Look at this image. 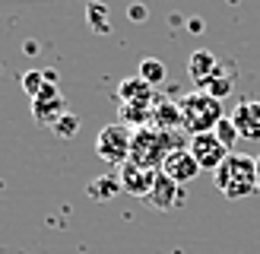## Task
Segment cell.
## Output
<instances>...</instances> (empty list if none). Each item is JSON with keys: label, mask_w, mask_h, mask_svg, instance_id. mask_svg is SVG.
<instances>
[{"label": "cell", "mask_w": 260, "mask_h": 254, "mask_svg": "<svg viewBox=\"0 0 260 254\" xmlns=\"http://www.w3.org/2000/svg\"><path fill=\"white\" fill-rule=\"evenodd\" d=\"M127 16H130V19H146V7H130Z\"/></svg>", "instance_id": "21"}, {"label": "cell", "mask_w": 260, "mask_h": 254, "mask_svg": "<svg viewBox=\"0 0 260 254\" xmlns=\"http://www.w3.org/2000/svg\"><path fill=\"white\" fill-rule=\"evenodd\" d=\"M45 86H48L45 70H29V73H22V89H25V96H29V99H35Z\"/></svg>", "instance_id": "20"}, {"label": "cell", "mask_w": 260, "mask_h": 254, "mask_svg": "<svg viewBox=\"0 0 260 254\" xmlns=\"http://www.w3.org/2000/svg\"><path fill=\"white\" fill-rule=\"evenodd\" d=\"M187 29H190V32H200L203 25H200V19H190V22H187Z\"/></svg>", "instance_id": "22"}, {"label": "cell", "mask_w": 260, "mask_h": 254, "mask_svg": "<svg viewBox=\"0 0 260 254\" xmlns=\"http://www.w3.org/2000/svg\"><path fill=\"white\" fill-rule=\"evenodd\" d=\"M178 105H181V121H184V131L190 137L193 134L216 131V124L225 118V114H222V102H219L216 96H210V92H203V89L187 92Z\"/></svg>", "instance_id": "3"}, {"label": "cell", "mask_w": 260, "mask_h": 254, "mask_svg": "<svg viewBox=\"0 0 260 254\" xmlns=\"http://www.w3.org/2000/svg\"><path fill=\"white\" fill-rule=\"evenodd\" d=\"M187 149L193 152V159L200 162V169H203V172H216L219 165L225 162V156H229V149L222 146V140H219L213 131H206V134H193V137H190V143H187Z\"/></svg>", "instance_id": "5"}, {"label": "cell", "mask_w": 260, "mask_h": 254, "mask_svg": "<svg viewBox=\"0 0 260 254\" xmlns=\"http://www.w3.org/2000/svg\"><path fill=\"white\" fill-rule=\"evenodd\" d=\"M257 190H260V156H257Z\"/></svg>", "instance_id": "23"}, {"label": "cell", "mask_w": 260, "mask_h": 254, "mask_svg": "<svg viewBox=\"0 0 260 254\" xmlns=\"http://www.w3.org/2000/svg\"><path fill=\"white\" fill-rule=\"evenodd\" d=\"M152 127H162V131H184L178 102H168V99L155 96V102H152Z\"/></svg>", "instance_id": "13"}, {"label": "cell", "mask_w": 260, "mask_h": 254, "mask_svg": "<svg viewBox=\"0 0 260 254\" xmlns=\"http://www.w3.org/2000/svg\"><path fill=\"white\" fill-rule=\"evenodd\" d=\"M216 190L225 200H244L257 190V159L244 152H229L225 162L213 172Z\"/></svg>", "instance_id": "1"}, {"label": "cell", "mask_w": 260, "mask_h": 254, "mask_svg": "<svg viewBox=\"0 0 260 254\" xmlns=\"http://www.w3.org/2000/svg\"><path fill=\"white\" fill-rule=\"evenodd\" d=\"M121 190V181H118V175H102L95 178L92 184H89V197H95V200H108L114 197Z\"/></svg>", "instance_id": "17"}, {"label": "cell", "mask_w": 260, "mask_h": 254, "mask_svg": "<svg viewBox=\"0 0 260 254\" xmlns=\"http://www.w3.org/2000/svg\"><path fill=\"white\" fill-rule=\"evenodd\" d=\"M178 131H162V127H140L134 131V146H130V162L143 165V169H162L165 156L178 149Z\"/></svg>", "instance_id": "2"}, {"label": "cell", "mask_w": 260, "mask_h": 254, "mask_svg": "<svg viewBox=\"0 0 260 254\" xmlns=\"http://www.w3.org/2000/svg\"><path fill=\"white\" fill-rule=\"evenodd\" d=\"M159 172H165L172 181H178L181 187H184V184H190L203 169H200V162L193 159V152H190L187 146H178V149H172V152L165 156V162H162Z\"/></svg>", "instance_id": "7"}, {"label": "cell", "mask_w": 260, "mask_h": 254, "mask_svg": "<svg viewBox=\"0 0 260 254\" xmlns=\"http://www.w3.org/2000/svg\"><path fill=\"white\" fill-rule=\"evenodd\" d=\"M213 134L222 140V146H225L229 152H235V143L241 140V134H238V127H235V121H232V118H222V121L216 124V131H213Z\"/></svg>", "instance_id": "19"}, {"label": "cell", "mask_w": 260, "mask_h": 254, "mask_svg": "<svg viewBox=\"0 0 260 254\" xmlns=\"http://www.w3.org/2000/svg\"><path fill=\"white\" fill-rule=\"evenodd\" d=\"M216 70H219V57L213 54L210 48H197V51L190 54V60H187V73L193 76V83H197L200 89L210 83V76H213Z\"/></svg>", "instance_id": "12"}, {"label": "cell", "mask_w": 260, "mask_h": 254, "mask_svg": "<svg viewBox=\"0 0 260 254\" xmlns=\"http://www.w3.org/2000/svg\"><path fill=\"white\" fill-rule=\"evenodd\" d=\"M181 203H184V187H181L178 181H172L165 172H159V175H155L152 190H149V197H146V207L165 213V210L181 207Z\"/></svg>", "instance_id": "9"}, {"label": "cell", "mask_w": 260, "mask_h": 254, "mask_svg": "<svg viewBox=\"0 0 260 254\" xmlns=\"http://www.w3.org/2000/svg\"><path fill=\"white\" fill-rule=\"evenodd\" d=\"M118 99L124 105H152L155 102V89L143 80V76H127L118 86Z\"/></svg>", "instance_id": "11"}, {"label": "cell", "mask_w": 260, "mask_h": 254, "mask_svg": "<svg viewBox=\"0 0 260 254\" xmlns=\"http://www.w3.org/2000/svg\"><path fill=\"white\" fill-rule=\"evenodd\" d=\"M137 76H143L152 89L159 86V83H165V76H168V67L162 60H155V57H146V60H140V73Z\"/></svg>", "instance_id": "16"}, {"label": "cell", "mask_w": 260, "mask_h": 254, "mask_svg": "<svg viewBox=\"0 0 260 254\" xmlns=\"http://www.w3.org/2000/svg\"><path fill=\"white\" fill-rule=\"evenodd\" d=\"M232 89H235V76H232V73H222V64H219V70L210 76V83L203 86V92H210V96H216L219 102H222L225 96H232Z\"/></svg>", "instance_id": "15"}, {"label": "cell", "mask_w": 260, "mask_h": 254, "mask_svg": "<svg viewBox=\"0 0 260 254\" xmlns=\"http://www.w3.org/2000/svg\"><path fill=\"white\" fill-rule=\"evenodd\" d=\"M232 121H235L238 134L244 140H260V102L257 99H244L235 105V111L229 114Z\"/></svg>", "instance_id": "10"}, {"label": "cell", "mask_w": 260, "mask_h": 254, "mask_svg": "<svg viewBox=\"0 0 260 254\" xmlns=\"http://www.w3.org/2000/svg\"><path fill=\"white\" fill-rule=\"evenodd\" d=\"M155 175H159L155 169H143V165H137V162H124L118 169V181H121L124 194H134L140 200H146L152 184H155Z\"/></svg>", "instance_id": "8"}, {"label": "cell", "mask_w": 260, "mask_h": 254, "mask_svg": "<svg viewBox=\"0 0 260 254\" xmlns=\"http://www.w3.org/2000/svg\"><path fill=\"white\" fill-rule=\"evenodd\" d=\"M76 131H80V118H76L73 111L60 114V118L51 124V134H54L57 140H70V137H76Z\"/></svg>", "instance_id": "18"}, {"label": "cell", "mask_w": 260, "mask_h": 254, "mask_svg": "<svg viewBox=\"0 0 260 254\" xmlns=\"http://www.w3.org/2000/svg\"><path fill=\"white\" fill-rule=\"evenodd\" d=\"M86 19L92 25V32H99V35L111 32V13H108L105 4H99V0H89L86 4Z\"/></svg>", "instance_id": "14"}, {"label": "cell", "mask_w": 260, "mask_h": 254, "mask_svg": "<svg viewBox=\"0 0 260 254\" xmlns=\"http://www.w3.org/2000/svg\"><path fill=\"white\" fill-rule=\"evenodd\" d=\"M130 146H134V127H127L121 121L105 124L95 137V156L108 165H118V169L124 162H130Z\"/></svg>", "instance_id": "4"}, {"label": "cell", "mask_w": 260, "mask_h": 254, "mask_svg": "<svg viewBox=\"0 0 260 254\" xmlns=\"http://www.w3.org/2000/svg\"><path fill=\"white\" fill-rule=\"evenodd\" d=\"M60 114H67V99L57 89V83H48L42 92L32 99V118L42 124V127H51Z\"/></svg>", "instance_id": "6"}]
</instances>
